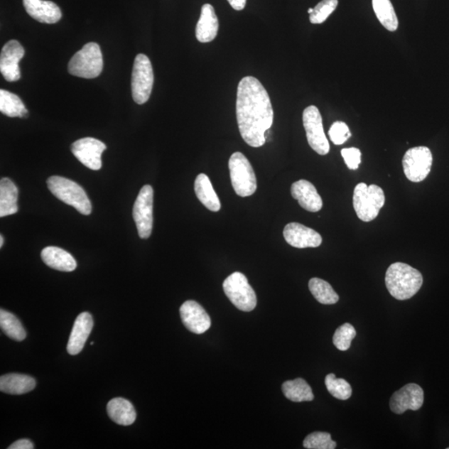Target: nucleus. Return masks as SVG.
I'll list each match as a JSON object with an SVG mask.
<instances>
[{
    "label": "nucleus",
    "mask_w": 449,
    "mask_h": 449,
    "mask_svg": "<svg viewBox=\"0 0 449 449\" xmlns=\"http://www.w3.org/2000/svg\"><path fill=\"white\" fill-rule=\"evenodd\" d=\"M18 212V188L11 179L0 180V217L11 216Z\"/></svg>",
    "instance_id": "obj_25"
},
{
    "label": "nucleus",
    "mask_w": 449,
    "mask_h": 449,
    "mask_svg": "<svg viewBox=\"0 0 449 449\" xmlns=\"http://www.w3.org/2000/svg\"><path fill=\"white\" fill-rule=\"evenodd\" d=\"M4 237L3 236L0 237V247H2L4 245Z\"/></svg>",
    "instance_id": "obj_39"
},
{
    "label": "nucleus",
    "mask_w": 449,
    "mask_h": 449,
    "mask_svg": "<svg viewBox=\"0 0 449 449\" xmlns=\"http://www.w3.org/2000/svg\"><path fill=\"white\" fill-rule=\"evenodd\" d=\"M293 198L297 200L300 206L310 212L320 211L323 201L315 185L306 180H300L291 185Z\"/></svg>",
    "instance_id": "obj_18"
},
{
    "label": "nucleus",
    "mask_w": 449,
    "mask_h": 449,
    "mask_svg": "<svg viewBox=\"0 0 449 449\" xmlns=\"http://www.w3.org/2000/svg\"><path fill=\"white\" fill-rule=\"evenodd\" d=\"M341 155H342L349 169H358L361 163V152L359 149L355 148H345L341 151Z\"/></svg>",
    "instance_id": "obj_36"
},
{
    "label": "nucleus",
    "mask_w": 449,
    "mask_h": 449,
    "mask_svg": "<svg viewBox=\"0 0 449 449\" xmlns=\"http://www.w3.org/2000/svg\"><path fill=\"white\" fill-rule=\"evenodd\" d=\"M9 449H33V444L28 439H21V440H18L16 443L11 444V446L8 448Z\"/></svg>",
    "instance_id": "obj_37"
},
{
    "label": "nucleus",
    "mask_w": 449,
    "mask_h": 449,
    "mask_svg": "<svg viewBox=\"0 0 449 449\" xmlns=\"http://www.w3.org/2000/svg\"><path fill=\"white\" fill-rule=\"evenodd\" d=\"M154 75L152 63L145 55H136L131 75V94L138 104H144L152 94Z\"/></svg>",
    "instance_id": "obj_8"
},
{
    "label": "nucleus",
    "mask_w": 449,
    "mask_h": 449,
    "mask_svg": "<svg viewBox=\"0 0 449 449\" xmlns=\"http://www.w3.org/2000/svg\"><path fill=\"white\" fill-rule=\"evenodd\" d=\"M104 67L101 48L96 43H87L72 56L68 63V72L82 79L99 77Z\"/></svg>",
    "instance_id": "obj_5"
},
{
    "label": "nucleus",
    "mask_w": 449,
    "mask_h": 449,
    "mask_svg": "<svg viewBox=\"0 0 449 449\" xmlns=\"http://www.w3.org/2000/svg\"><path fill=\"white\" fill-rule=\"evenodd\" d=\"M433 155L427 146L410 148L403 158L404 172L412 183H421L431 173Z\"/></svg>",
    "instance_id": "obj_9"
},
{
    "label": "nucleus",
    "mask_w": 449,
    "mask_h": 449,
    "mask_svg": "<svg viewBox=\"0 0 449 449\" xmlns=\"http://www.w3.org/2000/svg\"><path fill=\"white\" fill-rule=\"evenodd\" d=\"M41 257L48 266L57 271L71 272L77 268L75 259L70 253L60 247H45L42 251Z\"/></svg>",
    "instance_id": "obj_21"
},
{
    "label": "nucleus",
    "mask_w": 449,
    "mask_h": 449,
    "mask_svg": "<svg viewBox=\"0 0 449 449\" xmlns=\"http://www.w3.org/2000/svg\"><path fill=\"white\" fill-rule=\"evenodd\" d=\"M325 386L332 396L346 400L352 395V388L344 379H337L334 374L327 375L325 379Z\"/></svg>",
    "instance_id": "obj_31"
},
{
    "label": "nucleus",
    "mask_w": 449,
    "mask_h": 449,
    "mask_svg": "<svg viewBox=\"0 0 449 449\" xmlns=\"http://www.w3.org/2000/svg\"><path fill=\"white\" fill-rule=\"evenodd\" d=\"M309 289L315 300L323 305H334L339 301L340 297L328 282L312 278L309 281Z\"/></svg>",
    "instance_id": "obj_29"
},
{
    "label": "nucleus",
    "mask_w": 449,
    "mask_h": 449,
    "mask_svg": "<svg viewBox=\"0 0 449 449\" xmlns=\"http://www.w3.org/2000/svg\"><path fill=\"white\" fill-rule=\"evenodd\" d=\"M227 1L237 11H241L245 9L247 4V0H227Z\"/></svg>",
    "instance_id": "obj_38"
},
{
    "label": "nucleus",
    "mask_w": 449,
    "mask_h": 449,
    "mask_svg": "<svg viewBox=\"0 0 449 449\" xmlns=\"http://www.w3.org/2000/svg\"><path fill=\"white\" fill-rule=\"evenodd\" d=\"M0 111L9 118H23L28 114V110L19 97L4 90H0Z\"/></svg>",
    "instance_id": "obj_27"
},
{
    "label": "nucleus",
    "mask_w": 449,
    "mask_h": 449,
    "mask_svg": "<svg viewBox=\"0 0 449 449\" xmlns=\"http://www.w3.org/2000/svg\"><path fill=\"white\" fill-rule=\"evenodd\" d=\"M27 13L36 21L43 23H56L62 18L60 7L48 0H23Z\"/></svg>",
    "instance_id": "obj_19"
},
{
    "label": "nucleus",
    "mask_w": 449,
    "mask_h": 449,
    "mask_svg": "<svg viewBox=\"0 0 449 449\" xmlns=\"http://www.w3.org/2000/svg\"><path fill=\"white\" fill-rule=\"evenodd\" d=\"M50 191L60 201L75 207L82 215H90L92 205L84 188L73 180L53 175L47 180Z\"/></svg>",
    "instance_id": "obj_3"
},
{
    "label": "nucleus",
    "mask_w": 449,
    "mask_h": 449,
    "mask_svg": "<svg viewBox=\"0 0 449 449\" xmlns=\"http://www.w3.org/2000/svg\"><path fill=\"white\" fill-rule=\"evenodd\" d=\"M356 336V330L352 325L345 323L335 330L333 343L337 349L341 351L348 350L351 342Z\"/></svg>",
    "instance_id": "obj_32"
},
{
    "label": "nucleus",
    "mask_w": 449,
    "mask_h": 449,
    "mask_svg": "<svg viewBox=\"0 0 449 449\" xmlns=\"http://www.w3.org/2000/svg\"><path fill=\"white\" fill-rule=\"evenodd\" d=\"M423 389L416 384H409L392 395L389 406L394 413L402 414L409 409L417 411L423 406Z\"/></svg>",
    "instance_id": "obj_13"
},
{
    "label": "nucleus",
    "mask_w": 449,
    "mask_h": 449,
    "mask_svg": "<svg viewBox=\"0 0 449 449\" xmlns=\"http://www.w3.org/2000/svg\"><path fill=\"white\" fill-rule=\"evenodd\" d=\"M285 396L293 402L312 401L314 394L308 384L303 379L288 380L282 384Z\"/></svg>",
    "instance_id": "obj_26"
},
{
    "label": "nucleus",
    "mask_w": 449,
    "mask_h": 449,
    "mask_svg": "<svg viewBox=\"0 0 449 449\" xmlns=\"http://www.w3.org/2000/svg\"><path fill=\"white\" fill-rule=\"evenodd\" d=\"M229 169L234 191L239 197H250L256 193V174L245 155L239 152L233 153L229 160Z\"/></svg>",
    "instance_id": "obj_6"
},
{
    "label": "nucleus",
    "mask_w": 449,
    "mask_h": 449,
    "mask_svg": "<svg viewBox=\"0 0 449 449\" xmlns=\"http://www.w3.org/2000/svg\"><path fill=\"white\" fill-rule=\"evenodd\" d=\"M423 281L421 272L402 262L390 265L385 275V285L389 294L399 301L409 300L416 296Z\"/></svg>",
    "instance_id": "obj_2"
},
{
    "label": "nucleus",
    "mask_w": 449,
    "mask_h": 449,
    "mask_svg": "<svg viewBox=\"0 0 449 449\" xmlns=\"http://www.w3.org/2000/svg\"><path fill=\"white\" fill-rule=\"evenodd\" d=\"M36 386V379L26 374H9L0 378V390L9 394H27Z\"/></svg>",
    "instance_id": "obj_23"
},
{
    "label": "nucleus",
    "mask_w": 449,
    "mask_h": 449,
    "mask_svg": "<svg viewBox=\"0 0 449 449\" xmlns=\"http://www.w3.org/2000/svg\"><path fill=\"white\" fill-rule=\"evenodd\" d=\"M373 9L379 21L389 31H397L399 21L390 0H372Z\"/></svg>",
    "instance_id": "obj_28"
},
{
    "label": "nucleus",
    "mask_w": 449,
    "mask_h": 449,
    "mask_svg": "<svg viewBox=\"0 0 449 449\" xmlns=\"http://www.w3.org/2000/svg\"><path fill=\"white\" fill-rule=\"evenodd\" d=\"M448 449H449V448H448Z\"/></svg>",
    "instance_id": "obj_41"
},
{
    "label": "nucleus",
    "mask_w": 449,
    "mask_h": 449,
    "mask_svg": "<svg viewBox=\"0 0 449 449\" xmlns=\"http://www.w3.org/2000/svg\"><path fill=\"white\" fill-rule=\"evenodd\" d=\"M24 48L17 40L9 41L2 48L0 55V72L8 82L21 79L18 63L24 56Z\"/></svg>",
    "instance_id": "obj_14"
},
{
    "label": "nucleus",
    "mask_w": 449,
    "mask_h": 449,
    "mask_svg": "<svg viewBox=\"0 0 449 449\" xmlns=\"http://www.w3.org/2000/svg\"><path fill=\"white\" fill-rule=\"evenodd\" d=\"M218 29V18L213 6L210 4H204L196 28L198 40L203 43L213 41L217 36Z\"/></svg>",
    "instance_id": "obj_20"
},
{
    "label": "nucleus",
    "mask_w": 449,
    "mask_h": 449,
    "mask_svg": "<svg viewBox=\"0 0 449 449\" xmlns=\"http://www.w3.org/2000/svg\"><path fill=\"white\" fill-rule=\"evenodd\" d=\"M153 189L145 185L136 198L133 210V217L141 239H148L153 231Z\"/></svg>",
    "instance_id": "obj_10"
},
{
    "label": "nucleus",
    "mask_w": 449,
    "mask_h": 449,
    "mask_svg": "<svg viewBox=\"0 0 449 449\" xmlns=\"http://www.w3.org/2000/svg\"><path fill=\"white\" fill-rule=\"evenodd\" d=\"M313 11H314V9H311L310 8V9H308V13L310 14V13H313Z\"/></svg>",
    "instance_id": "obj_40"
},
{
    "label": "nucleus",
    "mask_w": 449,
    "mask_h": 449,
    "mask_svg": "<svg viewBox=\"0 0 449 449\" xmlns=\"http://www.w3.org/2000/svg\"><path fill=\"white\" fill-rule=\"evenodd\" d=\"M329 136L332 143L335 145H342L350 138L351 133L347 124L343 121H335L331 126Z\"/></svg>",
    "instance_id": "obj_35"
},
{
    "label": "nucleus",
    "mask_w": 449,
    "mask_h": 449,
    "mask_svg": "<svg viewBox=\"0 0 449 449\" xmlns=\"http://www.w3.org/2000/svg\"><path fill=\"white\" fill-rule=\"evenodd\" d=\"M224 294L238 310L250 312L256 308V292L249 284L247 278L241 272H234L223 282Z\"/></svg>",
    "instance_id": "obj_7"
},
{
    "label": "nucleus",
    "mask_w": 449,
    "mask_h": 449,
    "mask_svg": "<svg viewBox=\"0 0 449 449\" xmlns=\"http://www.w3.org/2000/svg\"><path fill=\"white\" fill-rule=\"evenodd\" d=\"M338 0H321L314 8L313 13L310 14L311 23L320 24L324 23L338 6Z\"/></svg>",
    "instance_id": "obj_34"
},
{
    "label": "nucleus",
    "mask_w": 449,
    "mask_h": 449,
    "mask_svg": "<svg viewBox=\"0 0 449 449\" xmlns=\"http://www.w3.org/2000/svg\"><path fill=\"white\" fill-rule=\"evenodd\" d=\"M303 124L310 148L320 155L328 154L329 141L325 134L320 112L315 106H310L304 110Z\"/></svg>",
    "instance_id": "obj_11"
},
{
    "label": "nucleus",
    "mask_w": 449,
    "mask_h": 449,
    "mask_svg": "<svg viewBox=\"0 0 449 449\" xmlns=\"http://www.w3.org/2000/svg\"><path fill=\"white\" fill-rule=\"evenodd\" d=\"M107 413L112 421L119 426H129L133 424L136 418L134 405L123 398H115L107 404Z\"/></svg>",
    "instance_id": "obj_22"
},
{
    "label": "nucleus",
    "mask_w": 449,
    "mask_h": 449,
    "mask_svg": "<svg viewBox=\"0 0 449 449\" xmlns=\"http://www.w3.org/2000/svg\"><path fill=\"white\" fill-rule=\"evenodd\" d=\"M106 145L99 139L85 138L75 141L71 151L82 164L91 170L97 171L102 168V154L106 150Z\"/></svg>",
    "instance_id": "obj_12"
},
{
    "label": "nucleus",
    "mask_w": 449,
    "mask_h": 449,
    "mask_svg": "<svg viewBox=\"0 0 449 449\" xmlns=\"http://www.w3.org/2000/svg\"><path fill=\"white\" fill-rule=\"evenodd\" d=\"M303 445L308 449H334L337 443L332 440L329 433L315 432L305 438Z\"/></svg>",
    "instance_id": "obj_33"
},
{
    "label": "nucleus",
    "mask_w": 449,
    "mask_h": 449,
    "mask_svg": "<svg viewBox=\"0 0 449 449\" xmlns=\"http://www.w3.org/2000/svg\"><path fill=\"white\" fill-rule=\"evenodd\" d=\"M283 235L286 242L296 248H315L322 243V237L318 232L300 223L287 224Z\"/></svg>",
    "instance_id": "obj_16"
},
{
    "label": "nucleus",
    "mask_w": 449,
    "mask_h": 449,
    "mask_svg": "<svg viewBox=\"0 0 449 449\" xmlns=\"http://www.w3.org/2000/svg\"><path fill=\"white\" fill-rule=\"evenodd\" d=\"M195 193L199 201L210 211L217 212L221 209V202L212 187L211 180L206 174H199L195 180Z\"/></svg>",
    "instance_id": "obj_24"
},
{
    "label": "nucleus",
    "mask_w": 449,
    "mask_h": 449,
    "mask_svg": "<svg viewBox=\"0 0 449 449\" xmlns=\"http://www.w3.org/2000/svg\"><path fill=\"white\" fill-rule=\"evenodd\" d=\"M94 327V320L89 312H84L77 317L73 325L67 350L68 354L76 355L80 354Z\"/></svg>",
    "instance_id": "obj_17"
},
{
    "label": "nucleus",
    "mask_w": 449,
    "mask_h": 449,
    "mask_svg": "<svg viewBox=\"0 0 449 449\" xmlns=\"http://www.w3.org/2000/svg\"><path fill=\"white\" fill-rule=\"evenodd\" d=\"M385 196L383 189L377 185H367L364 183L356 185L353 205L357 217L364 222L374 221L384 207Z\"/></svg>",
    "instance_id": "obj_4"
},
{
    "label": "nucleus",
    "mask_w": 449,
    "mask_h": 449,
    "mask_svg": "<svg viewBox=\"0 0 449 449\" xmlns=\"http://www.w3.org/2000/svg\"><path fill=\"white\" fill-rule=\"evenodd\" d=\"M0 326L4 334L13 340L22 341L26 338V331L21 322L11 312L0 310Z\"/></svg>",
    "instance_id": "obj_30"
},
{
    "label": "nucleus",
    "mask_w": 449,
    "mask_h": 449,
    "mask_svg": "<svg viewBox=\"0 0 449 449\" xmlns=\"http://www.w3.org/2000/svg\"><path fill=\"white\" fill-rule=\"evenodd\" d=\"M183 325L194 334L201 335L210 329L212 320L203 307L194 301H188L180 306Z\"/></svg>",
    "instance_id": "obj_15"
},
{
    "label": "nucleus",
    "mask_w": 449,
    "mask_h": 449,
    "mask_svg": "<svg viewBox=\"0 0 449 449\" xmlns=\"http://www.w3.org/2000/svg\"><path fill=\"white\" fill-rule=\"evenodd\" d=\"M237 119L242 138L252 148L266 144L274 111L264 86L256 77H243L237 87Z\"/></svg>",
    "instance_id": "obj_1"
}]
</instances>
